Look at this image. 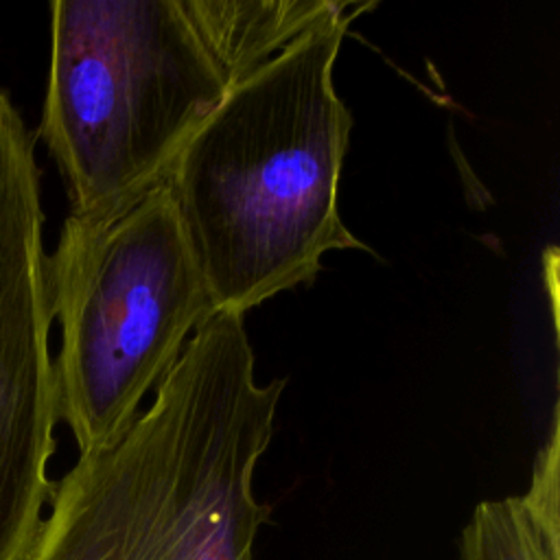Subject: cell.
I'll list each match as a JSON object with an SVG mask.
<instances>
[{
    "mask_svg": "<svg viewBox=\"0 0 560 560\" xmlns=\"http://www.w3.org/2000/svg\"><path fill=\"white\" fill-rule=\"evenodd\" d=\"M254 365L245 315L214 311L149 407L55 481L24 560H254V475L287 385Z\"/></svg>",
    "mask_w": 560,
    "mask_h": 560,
    "instance_id": "obj_2",
    "label": "cell"
},
{
    "mask_svg": "<svg viewBox=\"0 0 560 560\" xmlns=\"http://www.w3.org/2000/svg\"><path fill=\"white\" fill-rule=\"evenodd\" d=\"M348 0H55L37 138L70 217L101 219L160 186L247 74L350 11Z\"/></svg>",
    "mask_w": 560,
    "mask_h": 560,
    "instance_id": "obj_1",
    "label": "cell"
},
{
    "mask_svg": "<svg viewBox=\"0 0 560 560\" xmlns=\"http://www.w3.org/2000/svg\"><path fill=\"white\" fill-rule=\"evenodd\" d=\"M44 208L35 138L0 90V560H24L55 481Z\"/></svg>",
    "mask_w": 560,
    "mask_h": 560,
    "instance_id": "obj_5",
    "label": "cell"
},
{
    "mask_svg": "<svg viewBox=\"0 0 560 560\" xmlns=\"http://www.w3.org/2000/svg\"><path fill=\"white\" fill-rule=\"evenodd\" d=\"M328 20L241 79L173 160L168 188L214 311L245 315L308 284L335 249L372 252L341 221L352 114L335 90L350 24Z\"/></svg>",
    "mask_w": 560,
    "mask_h": 560,
    "instance_id": "obj_3",
    "label": "cell"
},
{
    "mask_svg": "<svg viewBox=\"0 0 560 560\" xmlns=\"http://www.w3.org/2000/svg\"><path fill=\"white\" fill-rule=\"evenodd\" d=\"M46 284L57 416L88 453L136 420L214 304L164 184L101 219L68 214Z\"/></svg>",
    "mask_w": 560,
    "mask_h": 560,
    "instance_id": "obj_4",
    "label": "cell"
},
{
    "mask_svg": "<svg viewBox=\"0 0 560 560\" xmlns=\"http://www.w3.org/2000/svg\"><path fill=\"white\" fill-rule=\"evenodd\" d=\"M459 560H560V527L540 521L523 494L488 499L462 529Z\"/></svg>",
    "mask_w": 560,
    "mask_h": 560,
    "instance_id": "obj_6",
    "label": "cell"
}]
</instances>
